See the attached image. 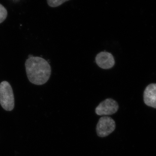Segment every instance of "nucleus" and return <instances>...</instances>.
I'll use <instances>...</instances> for the list:
<instances>
[{
  "label": "nucleus",
  "mask_w": 156,
  "mask_h": 156,
  "mask_svg": "<svg viewBox=\"0 0 156 156\" xmlns=\"http://www.w3.org/2000/svg\"><path fill=\"white\" fill-rule=\"evenodd\" d=\"M26 70L30 82L36 85L46 83L51 75L49 62L40 57H29L25 62Z\"/></svg>",
  "instance_id": "nucleus-1"
},
{
  "label": "nucleus",
  "mask_w": 156,
  "mask_h": 156,
  "mask_svg": "<svg viewBox=\"0 0 156 156\" xmlns=\"http://www.w3.org/2000/svg\"><path fill=\"white\" fill-rule=\"evenodd\" d=\"M0 104L5 110L11 111L14 107V98L13 89L7 81L0 83Z\"/></svg>",
  "instance_id": "nucleus-2"
},
{
  "label": "nucleus",
  "mask_w": 156,
  "mask_h": 156,
  "mask_svg": "<svg viewBox=\"0 0 156 156\" xmlns=\"http://www.w3.org/2000/svg\"><path fill=\"white\" fill-rule=\"evenodd\" d=\"M115 127V122L112 118L107 116L101 117L96 126L97 135L101 137L108 136L113 132Z\"/></svg>",
  "instance_id": "nucleus-3"
},
{
  "label": "nucleus",
  "mask_w": 156,
  "mask_h": 156,
  "mask_svg": "<svg viewBox=\"0 0 156 156\" xmlns=\"http://www.w3.org/2000/svg\"><path fill=\"white\" fill-rule=\"evenodd\" d=\"M119 108V105L117 101L108 98L101 102L95 108V112L98 115H110L117 112Z\"/></svg>",
  "instance_id": "nucleus-4"
},
{
  "label": "nucleus",
  "mask_w": 156,
  "mask_h": 156,
  "mask_svg": "<svg viewBox=\"0 0 156 156\" xmlns=\"http://www.w3.org/2000/svg\"><path fill=\"white\" fill-rule=\"evenodd\" d=\"M96 64L99 67L105 69H109L114 66L115 58L111 53L108 52H101L95 57Z\"/></svg>",
  "instance_id": "nucleus-5"
},
{
  "label": "nucleus",
  "mask_w": 156,
  "mask_h": 156,
  "mask_svg": "<svg viewBox=\"0 0 156 156\" xmlns=\"http://www.w3.org/2000/svg\"><path fill=\"white\" fill-rule=\"evenodd\" d=\"M144 100L147 106L156 108V84H150L144 93Z\"/></svg>",
  "instance_id": "nucleus-6"
},
{
  "label": "nucleus",
  "mask_w": 156,
  "mask_h": 156,
  "mask_svg": "<svg viewBox=\"0 0 156 156\" xmlns=\"http://www.w3.org/2000/svg\"><path fill=\"white\" fill-rule=\"evenodd\" d=\"M69 0H47L48 5L52 8L57 7L61 5L65 2Z\"/></svg>",
  "instance_id": "nucleus-7"
},
{
  "label": "nucleus",
  "mask_w": 156,
  "mask_h": 156,
  "mask_svg": "<svg viewBox=\"0 0 156 156\" xmlns=\"http://www.w3.org/2000/svg\"><path fill=\"white\" fill-rule=\"evenodd\" d=\"M8 16V11L7 9L0 4V23L5 21Z\"/></svg>",
  "instance_id": "nucleus-8"
}]
</instances>
